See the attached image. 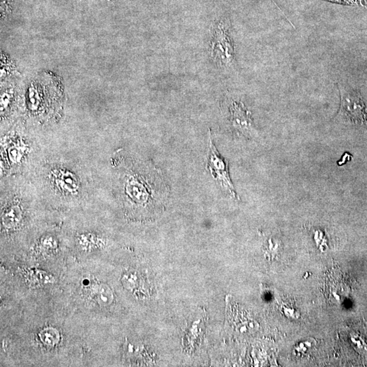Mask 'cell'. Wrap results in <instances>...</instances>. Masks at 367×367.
Segmentation results:
<instances>
[{
	"mask_svg": "<svg viewBox=\"0 0 367 367\" xmlns=\"http://www.w3.org/2000/svg\"><path fill=\"white\" fill-rule=\"evenodd\" d=\"M115 162L114 190L125 214L135 219L160 215L169 193L161 171L150 161L123 158Z\"/></svg>",
	"mask_w": 367,
	"mask_h": 367,
	"instance_id": "6da1fadb",
	"label": "cell"
},
{
	"mask_svg": "<svg viewBox=\"0 0 367 367\" xmlns=\"http://www.w3.org/2000/svg\"><path fill=\"white\" fill-rule=\"evenodd\" d=\"M44 197L59 204H73L85 199L88 182L76 164L68 161H48L38 170Z\"/></svg>",
	"mask_w": 367,
	"mask_h": 367,
	"instance_id": "7a4b0ae2",
	"label": "cell"
},
{
	"mask_svg": "<svg viewBox=\"0 0 367 367\" xmlns=\"http://www.w3.org/2000/svg\"><path fill=\"white\" fill-rule=\"evenodd\" d=\"M33 144L23 132L10 131L2 137V176H8L23 170L30 161Z\"/></svg>",
	"mask_w": 367,
	"mask_h": 367,
	"instance_id": "3957f363",
	"label": "cell"
},
{
	"mask_svg": "<svg viewBox=\"0 0 367 367\" xmlns=\"http://www.w3.org/2000/svg\"><path fill=\"white\" fill-rule=\"evenodd\" d=\"M208 150L207 153V168L222 188L228 190L233 197H237L232 182L229 177L228 163L218 152L212 142L211 131H209Z\"/></svg>",
	"mask_w": 367,
	"mask_h": 367,
	"instance_id": "277c9868",
	"label": "cell"
},
{
	"mask_svg": "<svg viewBox=\"0 0 367 367\" xmlns=\"http://www.w3.org/2000/svg\"><path fill=\"white\" fill-rule=\"evenodd\" d=\"M212 55L222 65H231L233 61V48L229 37L226 25L218 23L215 29V36L212 44Z\"/></svg>",
	"mask_w": 367,
	"mask_h": 367,
	"instance_id": "5b68a950",
	"label": "cell"
},
{
	"mask_svg": "<svg viewBox=\"0 0 367 367\" xmlns=\"http://www.w3.org/2000/svg\"><path fill=\"white\" fill-rule=\"evenodd\" d=\"M341 112L352 119L363 120L365 118L364 103L354 93L343 92Z\"/></svg>",
	"mask_w": 367,
	"mask_h": 367,
	"instance_id": "8992f818",
	"label": "cell"
},
{
	"mask_svg": "<svg viewBox=\"0 0 367 367\" xmlns=\"http://www.w3.org/2000/svg\"><path fill=\"white\" fill-rule=\"evenodd\" d=\"M231 122L233 128L243 135H248L252 129L249 112L241 103L233 102L231 106Z\"/></svg>",
	"mask_w": 367,
	"mask_h": 367,
	"instance_id": "52a82bcc",
	"label": "cell"
},
{
	"mask_svg": "<svg viewBox=\"0 0 367 367\" xmlns=\"http://www.w3.org/2000/svg\"><path fill=\"white\" fill-rule=\"evenodd\" d=\"M92 294L95 300L101 306H108L113 302V293L106 284H101L95 286L93 288Z\"/></svg>",
	"mask_w": 367,
	"mask_h": 367,
	"instance_id": "ba28073f",
	"label": "cell"
},
{
	"mask_svg": "<svg viewBox=\"0 0 367 367\" xmlns=\"http://www.w3.org/2000/svg\"><path fill=\"white\" fill-rule=\"evenodd\" d=\"M40 339L44 344L53 346L56 345L59 341V334L58 331L53 328H46L42 330L40 334Z\"/></svg>",
	"mask_w": 367,
	"mask_h": 367,
	"instance_id": "9c48e42d",
	"label": "cell"
},
{
	"mask_svg": "<svg viewBox=\"0 0 367 367\" xmlns=\"http://www.w3.org/2000/svg\"><path fill=\"white\" fill-rule=\"evenodd\" d=\"M333 3L345 4V5H355L359 3V0H325Z\"/></svg>",
	"mask_w": 367,
	"mask_h": 367,
	"instance_id": "30bf717a",
	"label": "cell"
},
{
	"mask_svg": "<svg viewBox=\"0 0 367 367\" xmlns=\"http://www.w3.org/2000/svg\"><path fill=\"white\" fill-rule=\"evenodd\" d=\"M67 1L72 2H86L88 1V0H67Z\"/></svg>",
	"mask_w": 367,
	"mask_h": 367,
	"instance_id": "8fae6325",
	"label": "cell"
}]
</instances>
